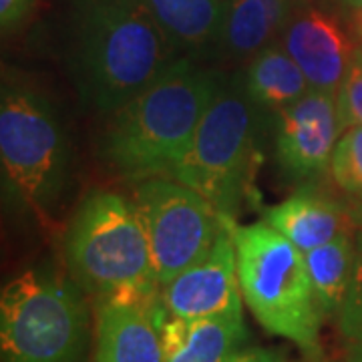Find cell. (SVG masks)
<instances>
[{"instance_id":"cell-1","label":"cell","mask_w":362,"mask_h":362,"mask_svg":"<svg viewBox=\"0 0 362 362\" xmlns=\"http://www.w3.org/2000/svg\"><path fill=\"white\" fill-rule=\"evenodd\" d=\"M180 57L143 0H75L71 73L81 99L99 113L111 115Z\"/></svg>"},{"instance_id":"cell-2","label":"cell","mask_w":362,"mask_h":362,"mask_svg":"<svg viewBox=\"0 0 362 362\" xmlns=\"http://www.w3.org/2000/svg\"><path fill=\"white\" fill-rule=\"evenodd\" d=\"M223 77L180 57L147 89L109 115L99 157L117 175L143 181L171 175Z\"/></svg>"},{"instance_id":"cell-3","label":"cell","mask_w":362,"mask_h":362,"mask_svg":"<svg viewBox=\"0 0 362 362\" xmlns=\"http://www.w3.org/2000/svg\"><path fill=\"white\" fill-rule=\"evenodd\" d=\"M223 221L232 233L238 278L250 312L264 330L320 356L322 312L312 288L306 256L268 221Z\"/></svg>"},{"instance_id":"cell-4","label":"cell","mask_w":362,"mask_h":362,"mask_svg":"<svg viewBox=\"0 0 362 362\" xmlns=\"http://www.w3.org/2000/svg\"><path fill=\"white\" fill-rule=\"evenodd\" d=\"M69 139L49 97L25 81L4 77L0 89V165L4 197L47 221L69 180Z\"/></svg>"},{"instance_id":"cell-5","label":"cell","mask_w":362,"mask_h":362,"mask_svg":"<svg viewBox=\"0 0 362 362\" xmlns=\"http://www.w3.org/2000/svg\"><path fill=\"white\" fill-rule=\"evenodd\" d=\"M65 262L95 302L161 290L135 204L113 192L95 189L83 197L66 226Z\"/></svg>"},{"instance_id":"cell-6","label":"cell","mask_w":362,"mask_h":362,"mask_svg":"<svg viewBox=\"0 0 362 362\" xmlns=\"http://www.w3.org/2000/svg\"><path fill=\"white\" fill-rule=\"evenodd\" d=\"M81 292L51 268L13 278L0 294L2 362H81L89 324Z\"/></svg>"},{"instance_id":"cell-7","label":"cell","mask_w":362,"mask_h":362,"mask_svg":"<svg viewBox=\"0 0 362 362\" xmlns=\"http://www.w3.org/2000/svg\"><path fill=\"white\" fill-rule=\"evenodd\" d=\"M259 111L242 73L223 78L171 175L233 218L246 195L258 139Z\"/></svg>"},{"instance_id":"cell-8","label":"cell","mask_w":362,"mask_h":362,"mask_svg":"<svg viewBox=\"0 0 362 362\" xmlns=\"http://www.w3.org/2000/svg\"><path fill=\"white\" fill-rule=\"evenodd\" d=\"M139 214L159 286L202 259L223 230V214L202 194L168 175L137 181Z\"/></svg>"},{"instance_id":"cell-9","label":"cell","mask_w":362,"mask_h":362,"mask_svg":"<svg viewBox=\"0 0 362 362\" xmlns=\"http://www.w3.org/2000/svg\"><path fill=\"white\" fill-rule=\"evenodd\" d=\"M338 137L337 93L310 89L278 113L276 161L290 180H318L330 171Z\"/></svg>"},{"instance_id":"cell-10","label":"cell","mask_w":362,"mask_h":362,"mask_svg":"<svg viewBox=\"0 0 362 362\" xmlns=\"http://www.w3.org/2000/svg\"><path fill=\"white\" fill-rule=\"evenodd\" d=\"M161 300L171 318L195 320L214 316H244L238 256L226 221L216 244L206 256L161 286Z\"/></svg>"},{"instance_id":"cell-11","label":"cell","mask_w":362,"mask_h":362,"mask_svg":"<svg viewBox=\"0 0 362 362\" xmlns=\"http://www.w3.org/2000/svg\"><path fill=\"white\" fill-rule=\"evenodd\" d=\"M93 362H165L163 328L169 314L161 290L95 302Z\"/></svg>"},{"instance_id":"cell-12","label":"cell","mask_w":362,"mask_h":362,"mask_svg":"<svg viewBox=\"0 0 362 362\" xmlns=\"http://www.w3.org/2000/svg\"><path fill=\"white\" fill-rule=\"evenodd\" d=\"M278 40L304 71L310 89L328 93H337L352 54L361 47L350 25L314 0L298 6Z\"/></svg>"},{"instance_id":"cell-13","label":"cell","mask_w":362,"mask_h":362,"mask_svg":"<svg viewBox=\"0 0 362 362\" xmlns=\"http://www.w3.org/2000/svg\"><path fill=\"white\" fill-rule=\"evenodd\" d=\"M264 220L302 252L322 246L354 226L350 209L316 185H302L284 202L266 207Z\"/></svg>"},{"instance_id":"cell-14","label":"cell","mask_w":362,"mask_h":362,"mask_svg":"<svg viewBox=\"0 0 362 362\" xmlns=\"http://www.w3.org/2000/svg\"><path fill=\"white\" fill-rule=\"evenodd\" d=\"M247 346L244 316L171 318L163 328L165 362H232Z\"/></svg>"},{"instance_id":"cell-15","label":"cell","mask_w":362,"mask_h":362,"mask_svg":"<svg viewBox=\"0 0 362 362\" xmlns=\"http://www.w3.org/2000/svg\"><path fill=\"white\" fill-rule=\"evenodd\" d=\"M181 57L220 47L232 0H143Z\"/></svg>"},{"instance_id":"cell-16","label":"cell","mask_w":362,"mask_h":362,"mask_svg":"<svg viewBox=\"0 0 362 362\" xmlns=\"http://www.w3.org/2000/svg\"><path fill=\"white\" fill-rule=\"evenodd\" d=\"M304 0H232L221 35V51L233 61H250L280 39Z\"/></svg>"},{"instance_id":"cell-17","label":"cell","mask_w":362,"mask_h":362,"mask_svg":"<svg viewBox=\"0 0 362 362\" xmlns=\"http://www.w3.org/2000/svg\"><path fill=\"white\" fill-rule=\"evenodd\" d=\"M242 78L252 103L259 111H272L276 115L310 90L304 71L280 40H274L266 49L256 52L247 61Z\"/></svg>"},{"instance_id":"cell-18","label":"cell","mask_w":362,"mask_h":362,"mask_svg":"<svg viewBox=\"0 0 362 362\" xmlns=\"http://www.w3.org/2000/svg\"><path fill=\"white\" fill-rule=\"evenodd\" d=\"M312 288L324 320L337 318L349 292L354 262H356V233H340L322 246L304 252Z\"/></svg>"},{"instance_id":"cell-19","label":"cell","mask_w":362,"mask_h":362,"mask_svg":"<svg viewBox=\"0 0 362 362\" xmlns=\"http://www.w3.org/2000/svg\"><path fill=\"white\" fill-rule=\"evenodd\" d=\"M334 320L346 362H362V230H356L354 272L349 292Z\"/></svg>"},{"instance_id":"cell-20","label":"cell","mask_w":362,"mask_h":362,"mask_svg":"<svg viewBox=\"0 0 362 362\" xmlns=\"http://www.w3.org/2000/svg\"><path fill=\"white\" fill-rule=\"evenodd\" d=\"M330 175L342 194L362 204V127L340 133L330 159Z\"/></svg>"},{"instance_id":"cell-21","label":"cell","mask_w":362,"mask_h":362,"mask_svg":"<svg viewBox=\"0 0 362 362\" xmlns=\"http://www.w3.org/2000/svg\"><path fill=\"white\" fill-rule=\"evenodd\" d=\"M337 111L340 133L362 127V45L352 54L346 73L338 85Z\"/></svg>"},{"instance_id":"cell-22","label":"cell","mask_w":362,"mask_h":362,"mask_svg":"<svg viewBox=\"0 0 362 362\" xmlns=\"http://www.w3.org/2000/svg\"><path fill=\"white\" fill-rule=\"evenodd\" d=\"M37 0H0V26L8 35L16 30L30 16Z\"/></svg>"},{"instance_id":"cell-23","label":"cell","mask_w":362,"mask_h":362,"mask_svg":"<svg viewBox=\"0 0 362 362\" xmlns=\"http://www.w3.org/2000/svg\"><path fill=\"white\" fill-rule=\"evenodd\" d=\"M232 362H282L278 352H272L266 349H254V346H246L242 352H238L233 356Z\"/></svg>"},{"instance_id":"cell-24","label":"cell","mask_w":362,"mask_h":362,"mask_svg":"<svg viewBox=\"0 0 362 362\" xmlns=\"http://www.w3.org/2000/svg\"><path fill=\"white\" fill-rule=\"evenodd\" d=\"M350 28L354 33L356 40L362 45V8H354L350 14Z\"/></svg>"},{"instance_id":"cell-25","label":"cell","mask_w":362,"mask_h":362,"mask_svg":"<svg viewBox=\"0 0 362 362\" xmlns=\"http://www.w3.org/2000/svg\"><path fill=\"white\" fill-rule=\"evenodd\" d=\"M350 218H352V223L356 230H362V204L354 206L350 209Z\"/></svg>"},{"instance_id":"cell-26","label":"cell","mask_w":362,"mask_h":362,"mask_svg":"<svg viewBox=\"0 0 362 362\" xmlns=\"http://www.w3.org/2000/svg\"><path fill=\"white\" fill-rule=\"evenodd\" d=\"M342 2H344L346 6H350L352 11H354V8H362V0H342Z\"/></svg>"}]
</instances>
